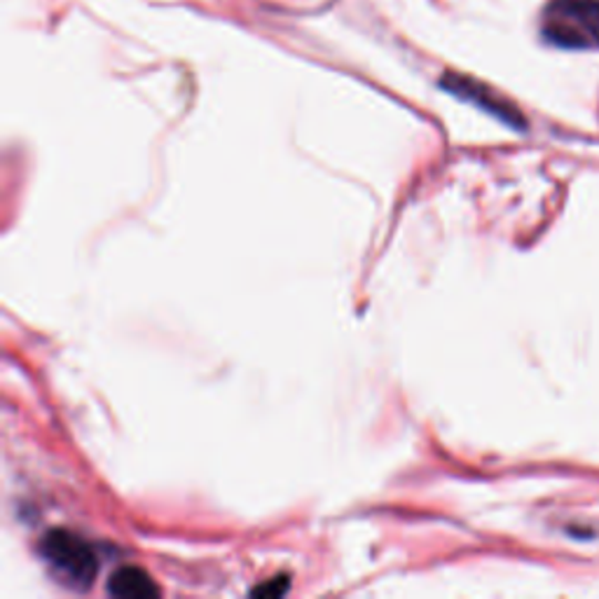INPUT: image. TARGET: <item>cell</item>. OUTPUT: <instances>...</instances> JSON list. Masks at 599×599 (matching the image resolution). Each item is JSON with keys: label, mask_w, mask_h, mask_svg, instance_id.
I'll return each mask as SVG.
<instances>
[{"label": "cell", "mask_w": 599, "mask_h": 599, "mask_svg": "<svg viewBox=\"0 0 599 599\" xmlns=\"http://www.w3.org/2000/svg\"><path fill=\"white\" fill-rule=\"evenodd\" d=\"M541 35L560 50H599V0H550Z\"/></svg>", "instance_id": "cell-1"}, {"label": "cell", "mask_w": 599, "mask_h": 599, "mask_svg": "<svg viewBox=\"0 0 599 599\" xmlns=\"http://www.w3.org/2000/svg\"><path fill=\"white\" fill-rule=\"evenodd\" d=\"M40 555L59 583L87 590L99 574V555L90 541L69 529H54L40 541Z\"/></svg>", "instance_id": "cell-2"}, {"label": "cell", "mask_w": 599, "mask_h": 599, "mask_svg": "<svg viewBox=\"0 0 599 599\" xmlns=\"http://www.w3.org/2000/svg\"><path fill=\"white\" fill-rule=\"evenodd\" d=\"M443 87L450 94L459 96L464 101H471L473 106H478L485 113L506 122L508 127H515V130L525 127L523 113L515 109L508 99H504L499 92H494L492 87L483 85V82H478V80L466 78V75H457V73H447L443 78Z\"/></svg>", "instance_id": "cell-3"}, {"label": "cell", "mask_w": 599, "mask_h": 599, "mask_svg": "<svg viewBox=\"0 0 599 599\" xmlns=\"http://www.w3.org/2000/svg\"><path fill=\"white\" fill-rule=\"evenodd\" d=\"M109 592L113 597H125V599H148V597H157L159 588L153 581V576L143 569L120 567L109 578Z\"/></svg>", "instance_id": "cell-4"}, {"label": "cell", "mask_w": 599, "mask_h": 599, "mask_svg": "<svg viewBox=\"0 0 599 599\" xmlns=\"http://www.w3.org/2000/svg\"><path fill=\"white\" fill-rule=\"evenodd\" d=\"M288 588H291V578H288V576H275V578H270V581H265L258 588H254L251 595H258V597H281V595L288 592Z\"/></svg>", "instance_id": "cell-5"}]
</instances>
